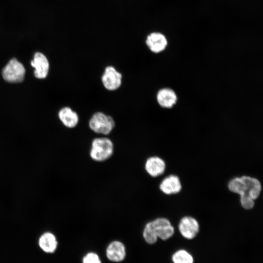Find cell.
<instances>
[{
    "instance_id": "obj_1",
    "label": "cell",
    "mask_w": 263,
    "mask_h": 263,
    "mask_svg": "<svg viewBox=\"0 0 263 263\" xmlns=\"http://www.w3.org/2000/svg\"><path fill=\"white\" fill-rule=\"evenodd\" d=\"M174 229L170 221L165 218H157L145 225L143 236L149 244L155 243L159 238L167 240L172 236Z\"/></svg>"
},
{
    "instance_id": "obj_2",
    "label": "cell",
    "mask_w": 263,
    "mask_h": 263,
    "mask_svg": "<svg viewBox=\"0 0 263 263\" xmlns=\"http://www.w3.org/2000/svg\"><path fill=\"white\" fill-rule=\"evenodd\" d=\"M114 145L112 141L106 137L95 138L92 142L90 156L94 161L103 162L113 154Z\"/></svg>"
},
{
    "instance_id": "obj_3",
    "label": "cell",
    "mask_w": 263,
    "mask_h": 263,
    "mask_svg": "<svg viewBox=\"0 0 263 263\" xmlns=\"http://www.w3.org/2000/svg\"><path fill=\"white\" fill-rule=\"evenodd\" d=\"M89 126L95 133L107 135L114 129L115 121L111 116L98 112L91 116L89 121Z\"/></svg>"
},
{
    "instance_id": "obj_4",
    "label": "cell",
    "mask_w": 263,
    "mask_h": 263,
    "mask_svg": "<svg viewBox=\"0 0 263 263\" xmlns=\"http://www.w3.org/2000/svg\"><path fill=\"white\" fill-rule=\"evenodd\" d=\"M25 74L24 66L15 58H12L2 71L3 79L8 82L13 83L23 81Z\"/></svg>"
},
{
    "instance_id": "obj_5",
    "label": "cell",
    "mask_w": 263,
    "mask_h": 263,
    "mask_svg": "<svg viewBox=\"0 0 263 263\" xmlns=\"http://www.w3.org/2000/svg\"><path fill=\"white\" fill-rule=\"evenodd\" d=\"M104 88L109 91H115L122 84V75L113 66H106L101 76Z\"/></svg>"
},
{
    "instance_id": "obj_6",
    "label": "cell",
    "mask_w": 263,
    "mask_h": 263,
    "mask_svg": "<svg viewBox=\"0 0 263 263\" xmlns=\"http://www.w3.org/2000/svg\"><path fill=\"white\" fill-rule=\"evenodd\" d=\"M179 230L186 239L190 240L195 238L199 231L198 221L190 216L183 217L179 224Z\"/></svg>"
},
{
    "instance_id": "obj_7",
    "label": "cell",
    "mask_w": 263,
    "mask_h": 263,
    "mask_svg": "<svg viewBox=\"0 0 263 263\" xmlns=\"http://www.w3.org/2000/svg\"><path fill=\"white\" fill-rule=\"evenodd\" d=\"M146 44L151 52L157 54L165 50L168 45V41L162 33L152 32L147 36Z\"/></svg>"
},
{
    "instance_id": "obj_8",
    "label": "cell",
    "mask_w": 263,
    "mask_h": 263,
    "mask_svg": "<svg viewBox=\"0 0 263 263\" xmlns=\"http://www.w3.org/2000/svg\"><path fill=\"white\" fill-rule=\"evenodd\" d=\"M32 67L35 68L34 75L38 78H45L48 73L49 64L47 57L41 53L35 54L31 61Z\"/></svg>"
},
{
    "instance_id": "obj_9",
    "label": "cell",
    "mask_w": 263,
    "mask_h": 263,
    "mask_svg": "<svg viewBox=\"0 0 263 263\" xmlns=\"http://www.w3.org/2000/svg\"><path fill=\"white\" fill-rule=\"evenodd\" d=\"M145 169L150 176L156 177L164 172L166 163L159 157L151 156L147 159L145 164Z\"/></svg>"
},
{
    "instance_id": "obj_10",
    "label": "cell",
    "mask_w": 263,
    "mask_h": 263,
    "mask_svg": "<svg viewBox=\"0 0 263 263\" xmlns=\"http://www.w3.org/2000/svg\"><path fill=\"white\" fill-rule=\"evenodd\" d=\"M106 254L110 261L114 262H121L126 256L125 245L120 241H113L108 245Z\"/></svg>"
},
{
    "instance_id": "obj_11",
    "label": "cell",
    "mask_w": 263,
    "mask_h": 263,
    "mask_svg": "<svg viewBox=\"0 0 263 263\" xmlns=\"http://www.w3.org/2000/svg\"><path fill=\"white\" fill-rule=\"evenodd\" d=\"M159 188L164 194L171 195L179 192L182 189V185L177 176L170 175L162 181Z\"/></svg>"
},
{
    "instance_id": "obj_12",
    "label": "cell",
    "mask_w": 263,
    "mask_h": 263,
    "mask_svg": "<svg viewBox=\"0 0 263 263\" xmlns=\"http://www.w3.org/2000/svg\"><path fill=\"white\" fill-rule=\"evenodd\" d=\"M158 104L165 108H171L176 104L177 96L173 90L169 88L160 89L156 95Z\"/></svg>"
},
{
    "instance_id": "obj_13",
    "label": "cell",
    "mask_w": 263,
    "mask_h": 263,
    "mask_svg": "<svg viewBox=\"0 0 263 263\" xmlns=\"http://www.w3.org/2000/svg\"><path fill=\"white\" fill-rule=\"evenodd\" d=\"M58 117L62 123L69 128H75L79 121L77 113L68 107L60 109L58 113Z\"/></svg>"
},
{
    "instance_id": "obj_14",
    "label": "cell",
    "mask_w": 263,
    "mask_h": 263,
    "mask_svg": "<svg viewBox=\"0 0 263 263\" xmlns=\"http://www.w3.org/2000/svg\"><path fill=\"white\" fill-rule=\"evenodd\" d=\"M246 187V195L253 200L257 199L259 196L262 190L260 182L256 178L249 176H241Z\"/></svg>"
},
{
    "instance_id": "obj_15",
    "label": "cell",
    "mask_w": 263,
    "mask_h": 263,
    "mask_svg": "<svg viewBox=\"0 0 263 263\" xmlns=\"http://www.w3.org/2000/svg\"><path fill=\"white\" fill-rule=\"evenodd\" d=\"M40 248L46 253H53L57 246V241L56 236L52 233L47 232L42 234L38 240Z\"/></svg>"
},
{
    "instance_id": "obj_16",
    "label": "cell",
    "mask_w": 263,
    "mask_h": 263,
    "mask_svg": "<svg viewBox=\"0 0 263 263\" xmlns=\"http://www.w3.org/2000/svg\"><path fill=\"white\" fill-rule=\"evenodd\" d=\"M228 188L231 192L238 194L240 196L245 195V185L242 177L231 179L228 184Z\"/></svg>"
},
{
    "instance_id": "obj_17",
    "label": "cell",
    "mask_w": 263,
    "mask_h": 263,
    "mask_svg": "<svg viewBox=\"0 0 263 263\" xmlns=\"http://www.w3.org/2000/svg\"><path fill=\"white\" fill-rule=\"evenodd\" d=\"M173 263H193L192 255L184 249H180L175 252L172 256Z\"/></svg>"
},
{
    "instance_id": "obj_18",
    "label": "cell",
    "mask_w": 263,
    "mask_h": 263,
    "mask_svg": "<svg viewBox=\"0 0 263 263\" xmlns=\"http://www.w3.org/2000/svg\"><path fill=\"white\" fill-rule=\"evenodd\" d=\"M82 263H101V262L97 254L89 252L83 257Z\"/></svg>"
},
{
    "instance_id": "obj_19",
    "label": "cell",
    "mask_w": 263,
    "mask_h": 263,
    "mask_svg": "<svg viewBox=\"0 0 263 263\" xmlns=\"http://www.w3.org/2000/svg\"><path fill=\"white\" fill-rule=\"evenodd\" d=\"M240 202L242 207L245 209H252L255 205L254 200L250 197H240Z\"/></svg>"
}]
</instances>
